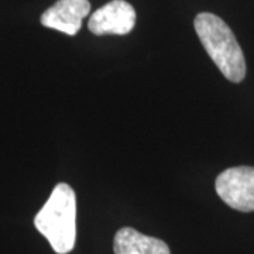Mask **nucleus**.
Wrapping results in <instances>:
<instances>
[{"label": "nucleus", "instance_id": "obj_1", "mask_svg": "<svg viewBox=\"0 0 254 254\" xmlns=\"http://www.w3.org/2000/svg\"><path fill=\"white\" fill-rule=\"evenodd\" d=\"M36 229L55 253L72 252L76 239V196L68 184H58L34 219Z\"/></svg>", "mask_w": 254, "mask_h": 254}, {"label": "nucleus", "instance_id": "obj_2", "mask_svg": "<svg viewBox=\"0 0 254 254\" xmlns=\"http://www.w3.org/2000/svg\"><path fill=\"white\" fill-rule=\"evenodd\" d=\"M193 27L210 60L230 82L239 83L246 76V60L233 31L212 13H199Z\"/></svg>", "mask_w": 254, "mask_h": 254}, {"label": "nucleus", "instance_id": "obj_3", "mask_svg": "<svg viewBox=\"0 0 254 254\" xmlns=\"http://www.w3.org/2000/svg\"><path fill=\"white\" fill-rule=\"evenodd\" d=\"M215 188L219 198L240 212L254 210V167H233L219 174Z\"/></svg>", "mask_w": 254, "mask_h": 254}, {"label": "nucleus", "instance_id": "obj_4", "mask_svg": "<svg viewBox=\"0 0 254 254\" xmlns=\"http://www.w3.org/2000/svg\"><path fill=\"white\" fill-rule=\"evenodd\" d=\"M136 26V10L126 0H112L89 18L88 28L95 36L128 34Z\"/></svg>", "mask_w": 254, "mask_h": 254}, {"label": "nucleus", "instance_id": "obj_5", "mask_svg": "<svg viewBox=\"0 0 254 254\" xmlns=\"http://www.w3.org/2000/svg\"><path fill=\"white\" fill-rule=\"evenodd\" d=\"M91 3L88 0H58L54 6L47 9L41 16V24L75 36L82 27V20L89 16Z\"/></svg>", "mask_w": 254, "mask_h": 254}, {"label": "nucleus", "instance_id": "obj_6", "mask_svg": "<svg viewBox=\"0 0 254 254\" xmlns=\"http://www.w3.org/2000/svg\"><path fill=\"white\" fill-rule=\"evenodd\" d=\"M115 254H171L168 245L157 237L145 236L133 227H122L113 240Z\"/></svg>", "mask_w": 254, "mask_h": 254}]
</instances>
